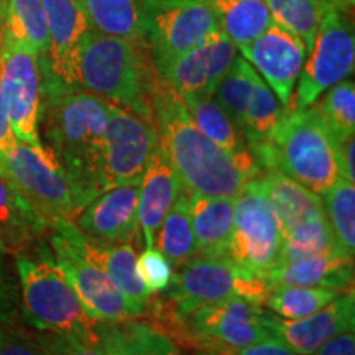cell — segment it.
<instances>
[{
	"mask_svg": "<svg viewBox=\"0 0 355 355\" xmlns=\"http://www.w3.org/2000/svg\"><path fill=\"white\" fill-rule=\"evenodd\" d=\"M152 110L159 145L184 191L235 199L248 181L259 176L250 153L234 157L199 130L181 96L159 74L153 86Z\"/></svg>",
	"mask_w": 355,
	"mask_h": 355,
	"instance_id": "cell-1",
	"label": "cell"
},
{
	"mask_svg": "<svg viewBox=\"0 0 355 355\" xmlns=\"http://www.w3.org/2000/svg\"><path fill=\"white\" fill-rule=\"evenodd\" d=\"M110 107L112 102L42 74V144L89 202L105 191L102 163Z\"/></svg>",
	"mask_w": 355,
	"mask_h": 355,
	"instance_id": "cell-2",
	"label": "cell"
},
{
	"mask_svg": "<svg viewBox=\"0 0 355 355\" xmlns=\"http://www.w3.org/2000/svg\"><path fill=\"white\" fill-rule=\"evenodd\" d=\"M158 71L148 48L89 30L79 48L76 86L132 112L153 119Z\"/></svg>",
	"mask_w": 355,
	"mask_h": 355,
	"instance_id": "cell-3",
	"label": "cell"
},
{
	"mask_svg": "<svg viewBox=\"0 0 355 355\" xmlns=\"http://www.w3.org/2000/svg\"><path fill=\"white\" fill-rule=\"evenodd\" d=\"M247 148L259 166V175L279 171L319 196L340 178L339 144L314 104L304 110L286 109L272 139Z\"/></svg>",
	"mask_w": 355,
	"mask_h": 355,
	"instance_id": "cell-4",
	"label": "cell"
},
{
	"mask_svg": "<svg viewBox=\"0 0 355 355\" xmlns=\"http://www.w3.org/2000/svg\"><path fill=\"white\" fill-rule=\"evenodd\" d=\"M15 272L21 319L32 329L79 337L97 334V322L84 309L51 248L40 242L28 254L17 255Z\"/></svg>",
	"mask_w": 355,
	"mask_h": 355,
	"instance_id": "cell-5",
	"label": "cell"
},
{
	"mask_svg": "<svg viewBox=\"0 0 355 355\" xmlns=\"http://www.w3.org/2000/svg\"><path fill=\"white\" fill-rule=\"evenodd\" d=\"M168 304L180 319L199 306L242 298L263 306L270 285L227 255H194L173 272Z\"/></svg>",
	"mask_w": 355,
	"mask_h": 355,
	"instance_id": "cell-6",
	"label": "cell"
},
{
	"mask_svg": "<svg viewBox=\"0 0 355 355\" xmlns=\"http://www.w3.org/2000/svg\"><path fill=\"white\" fill-rule=\"evenodd\" d=\"M2 163V175L48 224L60 219L74 220L89 204L48 148L38 150L17 141Z\"/></svg>",
	"mask_w": 355,
	"mask_h": 355,
	"instance_id": "cell-7",
	"label": "cell"
},
{
	"mask_svg": "<svg viewBox=\"0 0 355 355\" xmlns=\"http://www.w3.org/2000/svg\"><path fill=\"white\" fill-rule=\"evenodd\" d=\"M50 247L56 263L61 266L84 309L96 322H121L133 319L125 298L109 275L83 250L79 243V229L73 220L51 222Z\"/></svg>",
	"mask_w": 355,
	"mask_h": 355,
	"instance_id": "cell-8",
	"label": "cell"
},
{
	"mask_svg": "<svg viewBox=\"0 0 355 355\" xmlns=\"http://www.w3.org/2000/svg\"><path fill=\"white\" fill-rule=\"evenodd\" d=\"M155 68L198 46L219 28L212 0H135Z\"/></svg>",
	"mask_w": 355,
	"mask_h": 355,
	"instance_id": "cell-9",
	"label": "cell"
},
{
	"mask_svg": "<svg viewBox=\"0 0 355 355\" xmlns=\"http://www.w3.org/2000/svg\"><path fill=\"white\" fill-rule=\"evenodd\" d=\"M354 61L352 21L347 13L332 6L321 21L308 61L300 73L296 96L291 97L288 109L304 110L311 107L322 92L352 74Z\"/></svg>",
	"mask_w": 355,
	"mask_h": 355,
	"instance_id": "cell-10",
	"label": "cell"
},
{
	"mask_svg": "<svg viewBox=\"0 0 355 355\" xmlns=\"http://www.w3.org/2000/svg\"><path fill=\"white\" fill-rule=\"evenodd\" d=\"M0 91L17 140L42 150V66L32 48L0 32Z\"/></svg>",
	"mask_w": 355,
	"mask_h": 355,
	"instance_id": "cell-11",
	"label": "cell"
},
{
	"mask_svg": "<svg viewBox=\"0 0 355 355\" xmlns=\"http://www.w3.org/2000/svg\"><path fill=\"white\" fill-rule=\"evenodd\" d=\"M158 144L153 119L112 104L102 163L105 191L117 186H139Z\"/></svg>",
	"mask_w": 355,
	"mask_h": 355,
	"instance_id": "cell-12",
	"label": "cell"
},
{
	"mask_svg": "<svg viewBox=\"0 0 355 355\" xmlns=\"http://www.w3.org/2000/svg\"><path fill=\"white\" fill-rule=\"evenodd\" d=\"M265 316L266 311L261 304L230 298L199 306L181 322L194 343L214 349L212 354L224 355L230 349L247 347L270 339L272 334L265 324Z\"/></svg>",
	"mask_w": 355,
	"mask_h": 355,
	"instance_id": "cell-13",
	"label": "cell"
},
{
	"mask_svg": "<svg viewBox=\"0 0 355 355\" xmlns=\"http://www.w3.org/2000/svg\"><path fill=\"white\" fill-rule=\"evenodd\" d=\"M282 239L283 227L272 204L247 183L234 202L229 255L248 272L265 278L277 265Z\"/></svg>",
	"mask_w": 355,
	"mask_h": 355,
	"instance_id": "cell-14",
	"label": "cell"
},
{
	"mask_svg": "<svg viewBox=\"0 0 355 355\" xmlns=\"http://www.w3.org/2000/svg\"><path fill=\"white\" fill-rule=\"evenodd\" d=\"M234 60V43L217 28L193 50L162 64L157 71L180 96H212Z\"/></svg>",
	"mask_w": 355,
	"mask_h": 355,
	"instance_id": "cell-15",
	"label": "cell"
},
{
	"mask_svg": "<svg viewBox=\"0 0 355 355\" xmlns=\"http://www.w3.org/2000/svg\"><path fill=\"white\" fill-rule=\"evenodd\" d=\"M48 30V51L42 74L69 87L76 86L79 48L91 30L79 0H42Z\"/></svg>",
	"mask_w": 355,
	"mask_h": 355,
	"instance_id": "cell-16",
	"label": "cell"
},
{
	"mask_svg": "<svg viewBox=\"0 0 355 355\" xmlns=\"http://www.w3.org/2000/svg\"><path fill=\"white\" fill-rule=\"evenodd\" d=\"M241 53L255 66L266 86L273 89V94L283 107H290L295 84L308 53L304 43L273 21L255 42L242 48Z\"/></svg>",
	"mask_w": 355,
	"mask_h": 355,
	"instance_id": "cell-17",
	"label": "cell"
},
{
	"mask_svg": "<svg viewBox=\"0 0 355 355\" xmlns=\"http://www.w3.org/2000/svg\"><path fill=\"white\" fill-rule=\"evenodd\" d=\"M265 324L272 337L285 344L291 352L309 355L340 332L354 329V291L337 296L322 309L300 319H283L266 311Z\"/></svg>",
	"mask_w": 355,
	"mask_h": 355,
	"instance_id": "cell-18",
	"label": "cell"
},
{
	"mask_svg": "<svg viewBox=\"0 0 355 355\" xmlns=\"http://www.w3.org/2000/svg\"><path fill=\"white\" fill-rule=\"evenodd\" d=\"M139 186H117L92 199L73 222L91 241L101 243H140L137 216Z\"/></svg>",
	"mask_w": 355,
	"mask_h": 355,
	"instance_id": "cell-19",
	"label": "cell"
},
{
	"mask_svg": "<svg viewBox=\"0 0 355 355\" xmlns=\"http://www.w3.org/2000/svg\"><path fill=\"white\" fill-rule=\"evenodd\" d=\"M180 191L181 183L176 171L173 170L170 159L158 144V148L155 150L139 184L137 216L145 247L155 245L159 225Z\"/></svg>",
	"mask_w": 355,
	"mask_h": 355,
	"instance_id": "cell-20",
	"label": "cell"
},
{
	"mask_svg": "<svg viewBox=\"0 0 355 355\" xmlns=\"http://www.w3.org/2000/svg\"><path fill=\"white\" fill-rule=\"evenodd\" d=\"M79 243L92 261L109 275L125 298L133 318L144 316L150 303V293L137 266V250L132 243H101L91 241L79 230Z\"/></svg>",
	"mask_w": 355,
	"mask_h": 355,
	"instance_id": "cell-21",
	"label": "cell"
},
{
	"mask_svg": "<svg viewBox=\"0 0 355 355\" xmlns=\"http://www.w3.org/2000/svg\"><path fill=\"white\" fill-rule=\"evenodd\" d=\"M272 286H322L349 291L354 285V257L339 247L324 255L275 266L265 275Z\"/></svg>",
	"mask_w": 355,
	"mask_h": 355,
	"instance_id": "cell-22",
	"label": "cell"
},
{
	"mask_svg": "<svg viewBox=\"0 0 355 355\" xmlns=\"http://www.w3.org/2000/svg\"><path fill=\"white\" fill-rule=\"evenodd\" d=\"M48 230L50 224L0 173V243L7 254L15 257L28 254Z\"/></svg>",
	"mask_w": 355,
	"mask_h": 355,
	"instance_id": "cell-23",
	"label": "cell"
},
{
	"mask_svg": "<svg viewBox=\"0 0 355 355\" xmlns=\"http://www.w3.org/2000/svg\"><path fill=\"white\" fill-rule=\"evenodd\" d=\"M248 184L263 194L266 201L272 204L283 232L311 217L326 214L319 194L279 171L261 173L248 181Z\"/></svg>",
	"mask_w": 355,
	"mask_h": 355,
	"instance_id": "cell-24",
	"label": "cell"
},
{
	"mask_svg": "<svg viewBox=\"0 0 355 355\" xmlns=\"http://www.w3.org/2000/svg\"><path fill=\"white\" fill-rule=\"evenodd\" d=\"M234 198L189 193L196 255H227L234 230Z\"/></svg>",
	"mask_w": 355,
	"mask_h": 355,
	"instance_id": "cell-25",
	"label": "cell"
},
{
	"mask_svg": "<svg viewBox=\"0 0 355 355\" xmlns=\"http://www.w3.org/2000/svg\"><path fill=\"white\" fill-rule=\"evenodd\" d=\"M97 334L107 355H181L180 349L159 327L133 319L97 322Z\"/></svg>",
	"mask_w": 355,
	"mask_h": 355,
	"instance_id": "cell-26",
	"label": "cell"
},
{
	"mask_svg": "<svg viewBox=\"0 0 355 355\" xmlns=\"http://www.w3.org/2000/svg\"><path fill=\"white\" fill-rule=\"evenodd\" d=\"M212 6L219 28L239 50L255 42L273 24L265 0H212Z\"/></svg>",
	"mask_w": 355,
	"mask_h": 355,
	"instance_id": "cell-27",
	"label": "cell"
},
{
	"mask_svg": "<svg viewBox=\"0 0 355 355\" xmlns=\"http://www.w3.org/2000/svg\"><path fill=\"white\" fill-rule=\"evenodd\" d=\"M79 3L92 30L148 48L135 0H79Z\"/></svg>",
	"mask_w": 355,
	"mask_h": 355,
	"instance_id": "cell-28",
	"label": "cell"
},
{
	"mask_svg": "<svg viewBox=\"0 0 355 355\" xmlns=\"http://www.w3.org/2000/svg\"><path fill=\"white\" fill-rule=\"evenodd\" d=\"M188 114L207 139L234 157H247L248 148L242 133L235 128L227 114L209 94L181 96Z\"/></svg>",
	"mask_w": 355,
	"mask_h": 355,
	"instance_id": "cell-29",
	"label": "cell"
},
{
	"mask_svg": "<svg viewBox=\"0 0 355 355\" xmlns=\"http://www.w3.org/2000/svg\"><path fill=\"white\" fill-rule=\"evenodd\" d=\"M155 247L166 257L173 272L196 255L189 214V193L183 188L159 225Z\"/></svg>",
	"mask_w": 355,
	"mask_h": 355,
	"instance_id": "cell-30",
	"label": "cell"
},
{
	"mask_svg": "<svg viewBox=\"0 0 355 355\" xmlns=\"http://www.w3.org/2000/svg\"><path fill=\"white\" fill-rule=\"evenodd\" d=\"M337 247L334 232L326 214L311 217L283 232L278 260L275 266H283L309 257L324 255Z\"/></svg>",
	"mask_w": 355,
	"mask_h": 355,
	"instance_id": "cell-31",
	"label": "cell"
},
{
	"mask_svg": "<svg viewBox=\"0 0 355 355\" xmlns=\"http://www.w3.org/2000/svg\"><path fill=\"white\" fill-rule=\"evenodd\" d=\"M0 32L32 48L40 58V64L43 63L48 51V30L42 0H7Z\"/></svg>",
	"mask_w": 355,
	"mask_h": 355,
	"instance_id": "cell-32",
	"label": "cell"
},
{
	"mask_svg": "<svg viewBox=\"0 0 355 355\" xmlns=\"http://www.w3.org/2000/svg\"><path fill=\"white\" fill-rule=\"evenodd\" d=\"M265 3L275 24L298 37L306 51L313 48L324 15L334 6L331 0H265Z\"/></svg>",
	"mask_w": 355,
	"mask_h": 355,
	"instance_id": "cell-33",
	"label": "cell"
},
{
	"mask_svg": "<svg viewBox=\"0 0 355 355\" xmlns=\"http://www.w3.org/2000/svg\"><path fill=\"white\" fill-rule=\"evenodd\" d=\"M285 112L286 109L273 94V91H270V87L260 76L257 78L245 115H243L242 135L247 141V146L263 144L272 139L285 117Z\"/></svg>",
	"mask_w": 355,
	"mask_h": 355,
	"instance_id": "cell-34",
	"label": "cell"
},
{
	"mask_svg": "<svg viewBox=\"0 0 355 355\" xmlns=\"http://www.w3.org/2000/svg\"><path fill=\"white\" fill-rule=\"evenodd\" d=\"M344 293L347 291L322 286H272L263 306L283 319H300L322 309Z\"/></svg>",
	"mask_w": 355,
	"mask_h": 355,
	"instance_id": "cell-35",
	"label": "cell"
},
{
	"mask_svg": "<svg viewBox=\"0 0 355 355\" xmlns=\"http://www.w3.org/2000/svg\"><path fill=\"white\" fill-rule=\"evenodd\" d=\"M257 78H259V74H257L254 66H250V63L243 58L235 56L232 66L217 84L214 94H212L217 104L227 114V117L241 133L243 127V115H245Z\"/></svg>",
	"mask_w": 355,
	"mask_h": 355,
	"instance_id": "cell-36",
	"label": "cell"
},
{
	"mask_svg": "<svg viewBox=\"0 0 355 355\" xmlns=\"http://www.w3.org/2000/svg\"><path fill=\"white\" fill-rule=\"evenodd\" d=\"M324 212L334 232L337 247L354 257L355 252V186L339 178L322 194Z\"/></svg>",
	"mask_w": 355,
	"mask_h": 355,
	"instance_id": "cell-37",
	"label": "cell"
},
{
	"mask_svg": "<svg viewBox=\"0 0 355 355\" xmlns=\"http://www.w3.org/2000/svg\"><path fill=\"white\" fill-rule=\"evenodd\" d=\"M324 125L337 144H343L355 135V84L340 81L327 89L321 102H314Z\"/></svg>",
	"mask_w": 355,
	"mask_h": 355,
	"instance_id": "cell-38",
	"label": "cell"
},
{
	"mask_svg": "<svg viewBox=\"0 0 355 355\" xmlns=\"http://www.w3.org/2000/svg\"><path fill=\"white\" fill-rule=\"evenodd\" d=\"M0 355H50L42 332H33L24 321L0 322Z\"/></svg>",
	"mask_w": 355,
	"mask_h": 355,
	"instance_id": "cell-39",
	"label": "cell"
},
{
	"mask_svg": "<svg viewBox=\"0 0 355 355\" xmlns=\"http://www.w3.org/2000/svg\"><path fill=\"white\" fill-rule=\"evenodd\" d=\"M137 266L150 295H159L170 288L173 268L166 257L155 245L145 247V250L137 259Z\"/></svg>",
	"mask_w": 355,
	"mask_h": 355,
	"instance_id": "cell-40",
	"label": "cell"
},
{
	"mask_svg": "<svg viewBox=\"0 0 355 355\" xmlns=\"http://www.w3.org/2000/svg\"><path fill=\"white\" fill-rule=\"evenodd\" d=\"M8 254L0 252V322L24 321L20 306L19 277L7 263Z\"/></svg>",
	"mask_w": 355,
	"mask_h": 355,
	"instance_id": "cell-41",
	"label": "cell"
},
{
	"mask_svg": "<svg viewBox=\"0 0 355 355\" xmlns=\"http://www.w3.org/2000/svg\"><path fill=\"white\" fill-rule=\"evenodd\" d=\"M42 337L50 355H107L99 334L79 337L42 332Z\"/></svg>",
	"mask_w": 355,
	"mask_h": 355,
	"instance_id": "cell-42",
	"label": "cell"
},
{
	"mask_svg": "<svg viewBox=\"0 0 355 355\" xmlns=\"http://www.w3.org/2000/svg\"><path fill=\"white\" fill-rule=\"evenodd\" d=\"M224 355H296L275 337L241 349H230Z\"/></svg>",
	"mask_w": 355,
	"mask_h": 355,
	"instance_id": "cell-43",
	"label": "cell"
},
{
	"mask_svg": "<svg viewBox=\"0 0 355 355\" xmlns=\"http://www.w3.org/2000/svg\"><path fill=\"white\" fill-rule=\"evenodd\" d=\"M309 355H355L354 329L340 332Z\"/></svg>",
	"mask_w": 355,
	"mask_h": 355,
	"instance_id": "cell-44",
	"label": "cell"
},
{
	"mask_svg": "<svg viewBox=\"0 0 355 355\" xmlns=\"http://www.w3.org/2000/svg\"><path fill=\"white\" fill-rule=\"evenodd\" d=\"M17 137L12 130L10 125V119H8L6 104H3L2 99V91H0V157L6 158L7 155H10V152L15 148L17 145Z\"/></svg>",
	"mask_w": 355,
	"mask_h": 355,
	"instance_id": "cell-45",
	"label": "cell"
},
{
	"mask_svg": "<svg viewBox=\"0 0 355 355\" xmlns=\"http://www.w3.org/2000/svg\"><path fill=\"white\" fill-rule=\"evenodd\" d=\"M354 148H355V135L343 141V144H339V152H337V159H339V176L350 181V183H354L355 181Z\"/></svg>",
	"mask_w": 355,
	"mask_h": 355,
	"instance_id": "cell-46",
	"label": "cell"
},
{
	"mask_svg": "<svg viewBox=\"0 0 355 355\" xmlns=\"http://www.w3.org/2000/svg\"><path fill=\"white\" fill-rule=\"evenodd\" d=\"M331 2L334 3V6L339 8L340 12L347 13V15H352L355 0H331Z\"/></svg>",
	"mask_w": 355,
	"mask_h": 355,
	"instance_id": "cell-47",
	"label": "cell"
},
{
	"mask_svg": "<svg viewBox=\"0 0 355 355\" xmlns=\"http://www.w3.org/2000/svg\"><path fill=\"white\" fill-rule=\"evenodd\" d=\"M6 12H7V0H0V28H2V25H3Z\"/></svg>",
	"mask_w": 355,
	"mask_h": 355,
	"instance_id": "cell-48",
	"label": "cell"
},
{
	"mask_svg": "<svg viewBox=\"0 0 355 355\" xmlns=\"http://www.w3.org/2000/svg\"><path fill=\"white\" fill-rule=\"evenodd\" d=\"M0 173H3V163H2V157H0Z\"/></svg>",
	"mask_w": 355,
	"mask_h": 355,
	"instance_id": "cell-49",
	"label": "cell"
},
{
	"mask_svg": "<svg viewBox=\"0 0 355 355\" xmlns=\"http://www.w3.org/2000/svg\"><path fill=\"white\" fill-rule=\"evenodd\" d=\"M0 252H6V248L2 247V243H0ZM6 254H7V252H6Z\"/></svg>",
	"mask_w": 355,
	"mask_h": 355,
	"instance_id": "cell-50",
	"label": "cell"
},
{
	"mask_svg": "<svg viewBox=\"0 0 355 355\" xmlns=\"http://www.w3.org/2000/svg\"><path fill=\"white\" fill-rule=\"evenodd\" d=\"M198 355H212V354H207V352H204V354H198Z\"/></svg>",
	"mask_w": 355,
	"mask_h": 355,
	"instance_id": "cell-51",
	"label": "cell"
},
{
	"mask_svg": "<svg viewBox=\"0 0 355 355\" xmlns=\"http://www.w3.org/2000/svg\"><path fill=\"white\" fill-rule=\"evenodd\" d=\"M212 355H219V354H212Z\"/></svg>",
	"mask_w": 355,
	"mask_h": 355,
	"instance_id": "cell-52",
	"label": "cell"
}]
</instances>
